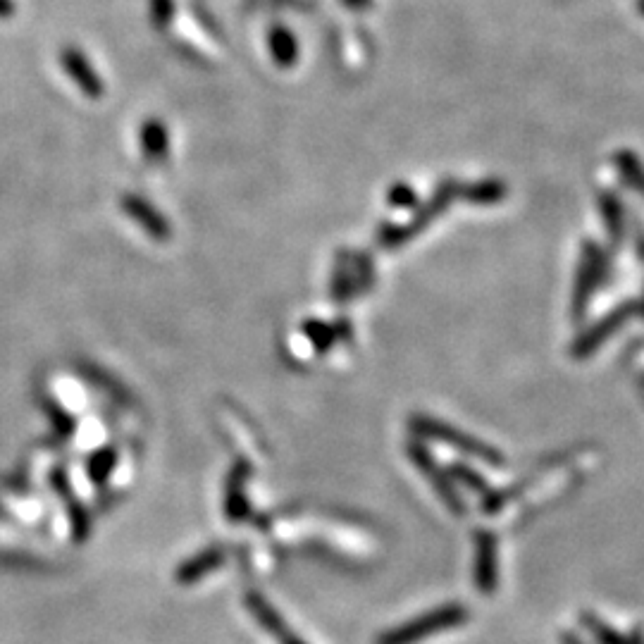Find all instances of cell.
Masks as SVG:
<instances>
[{"mask_svg": "<svg viewBox=\"0 0 644 644\" xmlns=\"http://www.w3.org/2000/svg\"><path fill=\"white\" fill-rule=\"evenodd\" d=\"M470 618L468 609L463 604H444L437 606V609L423 613V616L413 618V621L396 625V628L387 630L377 637L375 644H418L425 637H432L437 633H444V630L461 628Z\"/></svg>", "mask_w": 644, "mask_h": 644, "instance_id": "obj_1", "label": "cell"}, {"mask_svg": "<svg viewBox=\"0 0 644 644\" xmlns=\"http://www.w3.org/2000/svg\"><path fill=\"white\" fill-rule=\"evenodd\" d=\"M411 427H413V432H416V435H420V437L437 439V442L449 444V447L463 451V454L482 458V461L492 463V466H501V463H504V456H501L497 449L487 447V444L478 442V439L463 435V432L454 430V427L437 423V420H430V418L420 416V418L411 420Z\"/></svg>", "mask_w": 644, "mask_h": 644, "instance_id": "obj_2", "label": "cell"}, {"mask_svg": "<svg viewBox=\"0 0 644 644\" xmlns=\"http://www.w3.org/2000/svg\"><path fill=\"white\" fill-rule=\"evenodd\" d=\"M408 458H411L420 473L432 482L437 497L447 504V509L454 513V516H466V501L461 499V494H458L456 487L451 485L447 473L437 466V461L427 454L425 447H420V444H408Z\"/></svg>", "mask_w": 644, "mask_h": 644, "instance_id": "obj_3", "label": "cell"}, {"mask_svg": "<svg viewBox=\"0 0 644 644\" xmlns=\"http://www.w3.org/2000/svg\"><path fill=\"white\" fill-rule=\"evenodd\" d=\"M475 587L480 594H494L499 582L497 537L489 530L475 532Z\"/></svg>", "mask_w": 644, "mask_h": 644, "instance_id": "obj_4", "label": "cell"}, {"mask_svg": "<svg viewBox=\"0 0 644 644\" xmlns=\"http://www.w3.org/2000/svg\"><path fill=\"white\" fill-rule=\"evenodd\" d=\"M251 468L246 461L234 463L232 470L227 475V485H225V516L232 523H241L251 516V504L244 494V485L249 480Z\"/></svg>", "mask_w": 644, "mask_h": 644, "instance_id": "obj_5", "label": "cell"}, {"mask_svg": "<svg viewBox=\"0 0 644 644\" xmlns=\"http://www.w3.org/2000/svg\"><path fill=\"white\" fill-rule=\"evenodd\" d=\"M225 561H227L225 547H220V544L218 547H208L206 551H201V554L191 556V559L184 561L182 566L177 568L175 580L179 582V585H191V582H198V580L206 578L208 573L218 571Z\"/></svg>", "mask_w": 644, "mask_h": 644, "instance_id": "obj_6", "label": "cell"}, {"mask_svg": "<svg viewBox=\"0 0 644 644\" xmlns=\"http://www.w3.org/2000/svg\"><path fill=\"white\" fill-rule=\"evenodd\" d=\"M244 604H246V609H249L251 616L258 621L260 628L265 630V633L280 637V640L289 633V625L282 618V613L277 611L275 606H272L260 592H246Z\"/></svg>", "mask_w": 644, "mask_h": 644, "instance_id": "obj_7", "label": "cell"}, {"mask_svg": "<svg viewBox=\"0 0 644 644\" xmlns=\"http://www.w3.org/2000/svg\"><path fill=\"white\" fill-rule=\"evenodd\" d=\"M55 485H58L60 494H63V497L70 501V520H72L74 540H79V542L86 540V537H89V516H86L84 506L79 504V501L72 499V489H70V485H67L65 475L60 478V473H55Z\"/></svg>", "mask_w": 644, "mask_h": 644, "instance_id": "obj_8", "label": "cell"}, {"mask_svg": "<svg viewBox=\"0 0 644 644\" xmlns=\"http://www.w3.org/2000/svg\"><path fill=\"white\" fill-rule=\"evenodd\" d=\"M63 63L67 65V70H70L72 77L84 86L86 94H98V91H96L98 89V82H96L94 74H89L91 70H89V65L84 63V58H79V55L74 53V51H65Z\"/></svg>", "mask_w": 644, "mask_h": 644, "instance_id": "obj_9", "label": "cell"}, {"mask_svg": "<svg viewBox=\"0 0 644 644\" xmlns=\"http://www.w3.org/2000/svg\"><path fill=\"white\" fill-rule=\"evenodd\" d=\"M115 463H117V456H115L113 449L96 451L94 458H91V461H89V475H91V480H94L96 485H103V482L110 478V473H113Z\"/></svg>", "mask_w": 644, "mask_h": 644, "instance_id": "obj_10", "label": "cell"}, {"mask_svg": "<svg viewBox=\"0 0 644 644\" xmlns=\"http://www.w3.org/2000/svg\"><path fill=\"white\" fill-rule=\"evenodd\" d=\"M449 473L454 475L458 482H463V485H466L468 489H473V492H478V494H487L489 492L485 478H482L480 473H475L473 468L463 466V463H454V466L449 468Z\"/></svg>", "mask_w": 644, "mask_h": 644, "instance_id": "obj_11", "label": "cell"}, {"mask_svg": "<svg viewBox=\"0 0 644 644\" xmlns=\"http://www.w3.org/2000/svg\"><path fill=\"white\" fill-rule=\"evenodd\" d=\"M585 621H587V628H590L592 633L602 640V644H625L623 637L606 628L602 621H594V618H590V616H585Z\"/></svg>", "mask_w": 644, "mask_h": 644, "instance_id": "obj_12", "label": "cell"}, {"mask_svg": "<svg viewBox=\"0 0 644 644\" xmlns=\"http://www.w3.org/2000/svg\"><path fill=\"white\" fill-rule=\"evenodd\" d=\"M282 644H306V642H303L301 640V637L299 635H294V633H291V630H289V633L287 635H284L282 637V640H280Z\"/></svg>", "mask_w": 644, "mask_h": 644, "instance_id": "obj_13", "label": "cell"}, {"mask_svg": "<svg viewBox=\"0 0 644 644\" xmlns=\"http://www.w3.org/2000/svg\"><path fill=\"white\" fill-rule=\"evenodd\" d=\"M10 15H12L10 0H0V17H10Z\"/></svg>", "mask_w": 644, "mask_h": 644, "instance_id": "obj_14", "label": "cell"}, {"mask_svg": "<svg viewBox=\"0 0 644 644\" xmlns=\"http://www.w3.org/2000/svg\"><path fill=\"white\" fill-rule=\"evenodd\" d=\"M561 640H563V644H582V642L578 640V637L571 635V633H563V635H561Z\"/></svg>", "mask_w": 644, "mask_h": 644, "instance_id": "obj_15", "label": "cell"}]
</instances>
